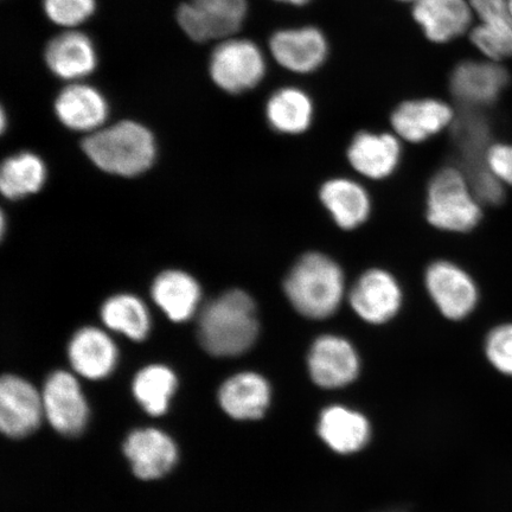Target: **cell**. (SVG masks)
Returning <instances> with one entry per match:
<instances>
[{"instance_id": "14", "label": "cell", "mask_w": 512, "mask_h": 512, "mask_svg": "<svg viewBox=\"0 0 512 512\" xmlns=\"http://www.w3.org/2000/svg\"><path fill=\"white\" fill-rule=\"evenodd\" d=\"M402 155L398 136L363 131L352 138L347 150L348 162L357 174L373 181L392 176Z\"/></svg>"}, {"instance_id": "8", "label": "cell", "mask_w": 512, "mask_h": 512, "mask_svg": "<svg viewBox=\"0 0 512 512\" xmlns=\"http://www.w3.org/2000/svg\"><path fill=\"white\" fill-rule=\"evenodd\" d=\"M355 315L370 325H383L399 315L403 304L401 285L392 273L370 268L362 273L348 292Z\"/></svg>"}, {"instance_id": "9", "label": "cell", "mask_w": 512, "mask_h": 512, "mask_svg": "<svg viewBox=\"0 0 512 512\" xmlns=\"http://www.w3.org/2000/svg\"><path fill=\"white\" fill-rule=\"evenodd\" d=\"M307 369L317 386L336 389L348 386L360 374V356L347 338L326 334L311 344Z\"/></svg>"}, {"instance_id": "4", "label": "cell", "mask_w": 512, "mask_h": 512, "mask_svg": "<svg viewBox=\"0 0 512 512\" xmlns=\"http://www.w3.org/2000/svg\"><path fill=\"white\" fill-rule=\"evenodd\" d=\"M482 217V206L463 171L447 166L432 177L426 197V219L432 227L464 234L475 229Z\"/></svg>"}, {"instance_id": "25", "label": "cell", "mask_w": 512, "mask_h": 512, "mask_svg": "<svg viewBox=\"0 0 512 512\" xmlns=\"http://www.w3.org/2000/svg\"><path fill=\"white\" fill-rule=\"evenodd\" d=\"M313 102L302 89L285 87L275 92L266 105V118L274 131L283 134H302L313 120Z\"/></svg>"}, {"instance_id": "28", "label": "cell", "mask_w": 512, "mask_h": 512, "mask_svg": "<svg viewBox=\"0 0 512 512\" xmlns=\"http://www.w3.org/2000/svg\"><path fill=\"white\" fill-rule=\"evenodd\" d=\"M177 388L174 371L153 364L139 371L133 381V394L147 413L152 416L165 414Z\"/></svg>"}, {"instance_id": "19", "label": "cell", "mask_w": 512, "mask_h": 512, "mask_svg": "<svg viewBox=\"0 0 512 512\" xmlns=\"http://www.w3.org/2000/svg\"><path fill=\"white\" fill-rule=\"evenodd\" d=\"M55 112L61 123L70 130L93 133L105 123L108 104L98 89L75 83L57 95Z\"/></svg>"}, {"instance_id": "15", "label": "cell", "mask_w": 512, "mask_h": 512, "mask_svg": "<svg viewBox=\"0 0 512 512\" xmlns=\"http://www.w3.org/2000/svg\"><path fill=\"white\" fill-rule=\"evenodd\" d=\"M454 112L444 101L416 99L402 102L390 117L396 136L420 144L452 124Z\"/></svg>"}, {"instance_id": "27", "label": "cell", "mask_w": 512, "mask_h": 512, "mask_svg": "<svg viewBox=\"0 0 512 512\" xmlns=\"http://www.w3.org/2000/svg\"><path fill=\"white\" fill-rule=\"evenodd\" d=\"M102 322L113 331L144 341L151 329V318L145 304L131 294H119L107 300L101 309Z\"/></svg>"}, {"instance_id": "1", "label": "cell", "mask_w": 512, "mask_h": 512, "mask_svg": "<svg viewBox=\"0 0 512 512\" xmlns=\"http://www.w3.org/2000/svg\"><path fill=\"white\" fill-rule=\"evenodd\" d=\"M284 291L293 309L310 320L334 316L348 296L342 267L320 252H307L294 262L286 275Z\"/></svg>"}, {"instance_id": "17", "label": "cell", "mask_w": 512, "mask_h": 512, "mask_svg": "<svg viewBox=\"0 0 512 512\" xmlns=\"http://www.w3.org/2000/svg\"><path fill=\"white\" fill-rule=\"evenodd\" d=\"M413 17L428 40L447 43L470 29L473 11L469 0H415Z\"/></svg>"}, {"instance_id": "36", "label": "cell", "mask_w": 512, "mask_h": 512, "mask_svg": "<svg viewBox=\"0 0 512 512\" xmlns=\"http://www.w3.org/2000/svg\"><path fill=\"white\" fill-rule=\"evenodd\" d=\"M399 2H405V3L412 2V3H414L415 0H399Z\"/></svg>"}, {"instance_id": "12", "label": "cell", "mask_w": 512, "mask_h": 512, "mask_svg": "<svg viewBox=\"0 0 512 512\" xmlns=\"http://www.w3.org/2000/svg\"><path fill=\"white\" fill-rule=\"evenodd\" d=\"M509 73L495 61L467 60L454 68L450 89L454 98L467 107L494 104L509 85Z\"/></svg>"}, {"instance_id": "32", "label": "cell", "mask_w": 512, "mask_h": 512, "mask_svg": "<svg viewBox=\"0 0 512 512\" xmlns=\"http://www.w3.org/2000/svg\"><path fill=\"white\" fill-rule=\"evenodd\" d=\"M485 164L498 181L512 187V145L494 144L485 153Z\"/></svg>"}, {"instance_id": "24", "label": "cell", "mask_w": 512, "mask_h": 512, "mask_svg": "<svg viewBox=\"0 0 512 512\" xmlns=\"http://www.w3.org/2000/svg\"><path fill=\"white\" fill-rule=\"evenodd\" d=\"M318 431L325 443L338 453L361 450L370 435L366 418L341 406L325 409L320 416Z\"/></svg>"}, {"instance_id": "29", "label": "cell", "mask_w": 512, "mask_h": 512, "mask_svg": "<svg viewBox=\"0 0 512 512\" xmlns=\"http://www.w3.org/2000/svg\"><path fill=\"white\" fill-rule=\"evenodd\" d=\"M471 42L486 59L501 63L512 57V17L479 22L471 30Z\"/></svg>"}, {"instance_id": "2", "label": "cell", "mask_w": 512, "mask_h": 512, "mask_svg": "<svg viewBox=\"0 0 512 512\" xmlns=\"http://www.w3.org/2000/svg\"><path fill=\"white\" fill-rule=\"evenodd\" d=\"M259 330L254 300L241 290H230L214 299L198 319L202 347L216 357L239 356L251 349Z\"/></svg>"}, {"instance_id": "22", "label": "cell", "mask_w": 512, "mask_h": 512, "mask_svg": "<svg viewBox=\"0 0 512 512\" xmlns=\"http://www.w3.org/2000/svg\"><path fill=\"white\" fill-rule=\"evenodd\" d=\"M219 400L223 411L233 419H259L270 405V384L259 374L241 373L222 384Z\"/></svg>"}, {"instance_id": "23", "label": "cell", "mask_w": 512, "mask_h": 512, "mask_svg": "<svg viewBox=\"0 0 512 512\" xmlns=\"http://www.w3.org/2000/svg\"><path fill=\"white\" fill-rule=\"evenodd\" d=\"M152 298L174 322L194 316L201 299V288L191 275L181 271L159 274L152 285Z\"/></svg>"}, {"instance_id": "20", "label": "cell", "mask_w": 512, "mask_h": 512, "mask_svg": "<svg viewBox=\"0 0 512 512\" xmlns=\"http://www.w3.org/2000/svg\"><path fill=\"white\" fill-rule=\"evenodd\" d=\"M68 356L76 373L89 380H101L114 370L118 350L106 332L83 328L70 341Z\"/></svg>"}, {"instance_id": "26", "label": "cell", "mask_w": 512, "mask_h": 512, "mask_svg": "<svg viewBox=\"0 0 512 512\" xmlns=\"http://www.w3.org/2000/svg\"><path fill=\"white\" fill-rule=\"evenodd\" d=\"M47 169L42 159L22 152L5 160L0 171V190L10 200L35 194L46 182Z\"/></svg>"}, {"instance_id": "18", "label": "cell", "mask_w": 512, "mask_h": 512, "mask_svg": "<svg viewBox=\"0 0 512 512\" xmlns=\"http://www.w3.org/2000/svg\"><path fill=\"white\" fill-rule=\"evenodd\" d=\"M319 201L336 226L355 230L369 220L371 198L361 183L347 177L330 178L319 189Z\"/></svg>"}, {"instance_id": "11", "label": "cell", "mask_w": 512, "mask_h": 512, "mask_svg": "<svg viewBox=\"0 0 512 512\" xmlns=\"http://www.w3.org/2000/svg\"><path fill=\"white\" fill-rule=\"evenodd\" d=\"M42 395L28 381L6 375L0 382V428L9 438L21 439L41 425Z\"/></svg>"}, {"instance_id": "30", "label": "cell", "mask_w": 512, "mask_h": 512, "mask_svg": "<svg viewBox=\"0 0 512 512\" xmlns=\"http://www.w3.org/2000/svg\"><path fill=\"white\" fill-rule=\"evenodd\" d=\"M95 0H43V9L51 22L74 28L94 14Z\"/></svg>"}, {"instance_id": "31", "label": "cell", "mask_w": 512, "mask_h": 512, "mask_svg": "<svg viewBox=\"0 0 512 512\" xmlns=\"http://www.w3.org/2000/svg\"><path fill=\"white\" fill-rule=\"evenodd\" d=\"M485 355L499 373L512 376V323L498 325L489 332Z\"/></svg>"}, {"instance_id": "33", "label": "cell", "mask_w": 512, "mask_h": 512, "mask_svg": "<svg viewBox=\"0 0 512 512\" xmlns=\"http://www.w3.org/2000/svg\"><path fill=\"white\" fill-rule=\"evenodd\" d=\"M473 15L479 22L512 17L508 0H469Z\"/></svg>"}, {"instance_id": "5", "label": "cell", "mask_w": 512, "mask_h": 512, "mask_svg": "<svg viewBox=\"0 0 512 512\" xmlns=\"http://www.w3.org/2000/svg\"><path fill=\"white\" fill-rule=\"evenodd\" d=\"M211 79L230 94H241L259 85L266 74L264 53L252 41L227 40L211 54Z\"/></svg>"}, {"instance_id": "16", "label": "cell", "mask_w": 512, "mask_h": 512, "mask_svg": "<svg viewBox=\"0 0 512 512\" xmlns=\"http://www.w3.org/2000/svg\"><path fill=\"white\" fill-rule=\"evenodd\" d=\"M124 452L134 475L144 480L162 478L171 471L178 458L174 441L156 428L132 432L125 441Z\"/></svg>"}, {"instance_id": "34", "label": "cell", "mask_w": 512, "mask_h": 512, "mask_svg": "<svg viewBox=\"0 0 512 512\" xmlns=\"http://www.w3.org/2000/svg\"><path fill=\"white\" fill-rule=\"evenodd\" d=\"M277 2L290 4V5H296V6H303L310 2V0H277Z\"/></svg>"}, {"instance_id": "6", "label": "cell", "mask_w": 512, "mask_h": 512, "mask_svg": "<svg viewBox=\"0 0 512 512\" xmlns=\"http://www.w3.org/2000/svg\"><path fill=\"white\" fill-rule=\"evenodd\" d=\"M425 286L440 315L452 322L469 317L478 304L476 281L454 262H432L426 268Z\"/></svg>"}, {"instance_id": "3", "label": "cell", "mask_w": 512, "mask_h": 512, "mask_svg": "<svg viewBox=\"0 0 512 512\" xmlns=\"http://www.w3.org/2000/svg\"><path fill=\"white\" fill-rule=\"evenodd\" d=\"M82 147L99 169L125 177L150 169L157 153L152 133L145 126L127 120L89 134Z\"/></svg>"}, {"instance_id": "35", "label": "cell", "mask_w": 512, "mask_h": 512, "mask_svg": "<svg viewBox=\"0 0 512 512\" xmlns=\"http://www.w3.org/2000/svg\"><path fill=\"white\" fill-rule=\"evenodd\" d=\"M508 4H509V9H510V12L512 15V0H508Z\"/></svg>"}, {"instance_id": "13", "label": "cell", "mask_w": 512, "mask_h": 512, "mask_svg": "<svg viewBox=\"0 0 512 512\" xmlns=\"http://www.w3.org/2000/svg\"><path fill=\"white\" fill-rule=\"evenodd\" d=\"M271 54L281 67L297 74H310L323 66L329 44L315 27L284 29L270 41Z\"/></svg>"}, {"instance_id": "7", "label": "cell", "mask_w": 512, "mask_h": 512, "mask_svg": "<svg viewBox=\"0 0 512 512\" xmlns=\"http://www.w3.org/2000/svg\"><path fill=\"white\" fill-rule=\"evenodd\" d=\"M247 10V0H190L179 6L177 21L192 41L203 43L234 35Z\"/></svg>"}, {"instance_id": "21", "label": "cell", "mask_w": 512, "mask_h": 512, "mask_svg": "<svg viewBox=\"0 0 512 512\" xmlns=\"http://www.w3.org/2000/svg\"><path fill=\"white\" fill-rule=\"evenodd\" d=\"M47 66L62 80H79L92 74L98 63L94 44L79 31H67L56 36L46 49Z\"/></svg>"}, {"instance_id": "10", "label": "cell", "mask_w": 512, "mask_h": 512, "mask_svg": "<svg viewBox=\"0 0 512 512\" xmlns=\"http://www.w3.org/2000/svg\"><path fill=\"white\" fill-rule=\"evenodd\" d=\"M44 415L54 430L76 437L87 425L88 406L78 380L67 371H55L48 377L42 393Z\"/></svg>"}]
</instances>
